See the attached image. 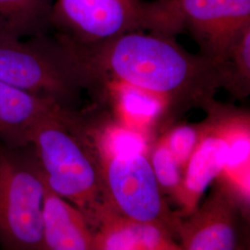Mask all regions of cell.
Returning <instances> with one entry per match:
<instances>
[{"label":"cell","mask_w":250,"mask_h":250,"mask_svg":"<svg viewBox=\"0 0 250 250\" xmlns=\"http://www.w3.org/2000/svg\"><path fill=\"white\" fill-rule=\"evenodd\" d=\"M71 51L93 95L105 83H124L154 95L163 105L161 131L191 108L206 110L225 88L222 62L190 53L174 36L134 31L92 44H78L56 34Z\"/></svg>","instance_id":"6da1fadb"},{"label":"cell","mask_w":250,"mask_h":250,"mask_svg":"<svg viewBox=\"0 0 250 250\" xmlns=\"http://www.w3.org/2000/svg\"><path fill=\"white\" fill-rule=\"evenodd\" d=\"M205 111L208 117L200 124V137L185 168L175 199L181 207L180 217H186L197 208L207 188L224 171L232 134L247 114L217 101Z\"/></svg>","instance_id":"52a82bcc"},{"label":"cell","mask_w":250,"mask_h":250,"mask_svg":"<svg viewBox=\"0 0 250 250\" xmlns=\"http://www.w3.org/2000/svg\"><path fill=\"white\" fill-rule=\"evenodd\" d=\"M42 217L45 250H93L94 232L83 214L46 183Z\"/></svg>","instance_id":"7c38bea8"},{"label":"cell","mask_w":250,"mask_h":250,"mask_svg":"<svg viewBox=\"0 0 250 250\" xmlns=\"http://www.w3.org/2000/svg\"><path fill=\"white\" fill-rule=\"evenodd\" d=\"M54 3L55 0H0V41L49 33Z\"/></svg>","instance_id":"4fadbf2b"},{"label":"cell","mask_w":250,"mask_h":250,"mask_svg":"<svg viewBox=\"0 0 250 250\" xmlns=\"http://www.w3.org/2000/svg\"><path fill=\"white\" fill-rule=\"evenodd\" d=\"M30 145L45 183L83 214L93 232L113 211L107 203L101 157L87 119L62 109L36 126Z\"/></svg>","instance_id":"7a4b0ae2"},{"label":"cell","mask_w":250,"mask_h":250,"mask_svg":"<svg viewBox=\"0 0 250 250\" xmlns=\"http://www.w3.org/2000/svg\"><path fill=\"white\" fill-rule=\"evenodd\" d=\"M43 170L31 145L0 146V245L8 250H45Z\"/></svg>","instance_id":"5b68a950"},{"label":"cell","mask_w":250,"mask_h":250,"mask_svg":"<svg viewBox=\"0 0 250 250\" xmlns=\"http://www.w3.org/2000/svg\"><path fill=\"white\" fill-rule=\"evenodd\" d=\"M174 238L175 235L161 224L111 211L94 232L93 250H182Z\"/></svg>","instance_id":"8fae6325"},{"label":"cell","mask_w":250,"mask_h":250,"mask_svg":"<svg viewBox=\"0 0 250 250\" xmlns=\"http://www.w3.org/2000/svg\"><path fill=\"white\" fill-rule=\"evenodd\" d=\"M103 182L111 209L141 222L167 227L177 236L178 213L165 202L149 160L142 152L101 154Z\"/></svg>","instance_id":"8992f818"},{"label":"cell","mask_w":250,"mask_h":250,"mask_svg":"<svg viewBox=\"0 0 250 250\" xmlns=\"http://www.w3.org/2000/svg\"><path fill=\"white\" fill-rule=\"evenodd\" d=\"M0 81L73 111L85 90L78 63L55 33L0 41Z\"/></svg>","instance_id":"277c9868"},{"label":"cell","mask_w":250,"mask_h":250,"mask_svg":"<svg viewBox=\"0 0 250 250\" xmlns=\"http://www.w3.org/2000/svg\"><path fill=\"white\" fill-rule=\"evenodd\" d=\"M148 160L162 195H169L175 201L183 181L184 170L170 151L163 136L152 147L151 156Z\"/></svg>","instance_id":"9a60e30c"},{"label":"cell","mask_w":250,"mask_h":250,"mask_svg":"<svg viewBox=\"0 0 250 250\" xmlns=\"http://www.w3.org/2000/svg\"><path fill=\"white\" fill-rule=\"evenodd\" d=\"M54 33L92 44L134 31L175 36L185 29L173 0H55Z\"/></svg>","instance_id":"3957f363"},{"label":"cell","mask_w":250,"mask_h":250,"mask_svg":"<svg viewBox=\"0 0 250 250\" xmlns=\"http://www.w3.org/2000/svg\"><path fill=\"white\" fill-rule=\"evenodd\" d=\"M250 208L224 180L215 179L209 196L179 221L182 250H233L241 248V221Z\"/></svg>","instance_id":"ba28073f"},{"label":"cell","mask_w":250,"mask_h":250,"mask_svg":"<svg viewBox=\"0 0 250 250\" xmlns=\"http://www.w3.org/2000/svg\"><path fill=\"white\" fill-rule=\"evenodd\" d=\"M221 62L226 74L225 89L238 99L247 98L250 93V24L235 38Z\"/></svg>","instance_id":"5bb4252c"},{"label":"cell","mask_w":250,"mask_h":250,"mask_svg":"<svg viewBox=\"0 0 250 250\" xmlns=\"http://www.w3.org/2000/svg\"><path fill=\"white\" fill-rule=\"evenodd\" d=\"M62 109L51 99L0 81V136L8 146H29L36 126Z\"/></svg>","instance_id":"30bf717a"},{"label":"cell","mask_w":250,"mask_h":250,"mask_svg":"<svg viewBox=\"0 0 250 250\" xmlns=\"http://www.w3.org/2000/svg\"><path fill=\"white\" fill-rule=\"evenodd\" d=\"M201 134V125H180L168 129L163 138L182 169L185 168L197 146Z\"/></svg>","instance_id":"2e32d148"},{"label":"cell","mask_w":250,"mask_h":250,"mask_svg":"<svg viewBox=\"0 0 250 250\" xmlns=\"http://www.w3.org/2000/svg\"><path fill=\"white\" fill-rule=\"evenodd\" d=\"M184 29L206 58L221 62L250 24V0H173Z\"/></svg>","instance_id":"9c48e42d"}]
</instances>
